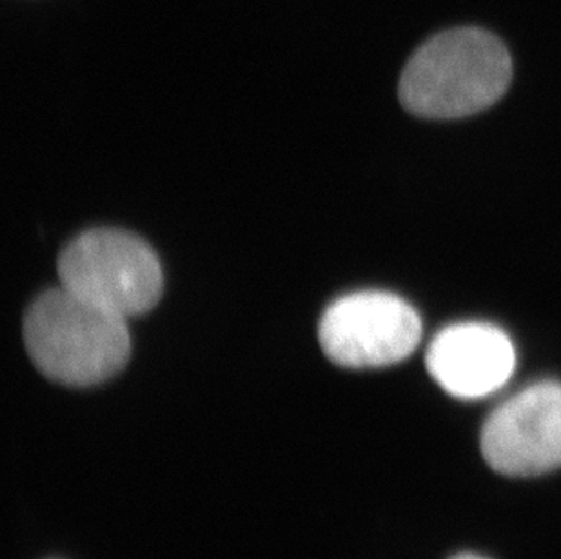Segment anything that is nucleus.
Here are the masks:
<instances>
[{"mask_svg": "<svg viewBox=\"0 0 561 559\" xmlns=\"http://www.w3.org/2000/svg\"><path fill=\"white\" fill-rule=\"evenodd\" d=\"M422 320L402 296L360 290L342 296L318 323V342L334 364L376 369L400 364L419 347Z\"/></svg>", "mask_w": 561, "mask_h": 559, "instance_id": "20e7f679", "label": "nucleus"}, {"mask_svg": "<svg viewBox=\"0 0 561 559\" xmlns=\"http://www.w3.org/2000/svg\"><path fill=\"white\" fill-rule=\"evenodd\" d=\"M513 60L505 44L480 27H456L422 44L403 68L398 96L424 118H463L505 95Z\"/></svg>", "mask_w": 561, "mask_h": 559, "instance_id": "f257e3e1", "label": "nucleus"}, {"mask_svg": "<svg viewBox=\"0 0 561 559\" xmlns=\"http://www.w3.org/2000/svg\"><path fill=\"white\" fill-rule=\"evenodd\" d=\"M60 287L117 317H140L159 304L164 275L153 249L123 229H91L59 259Z\"/></svg>", "mask_w": 561, "mask_h": 559, "instance_id": "7ed1b4c3", "label": "nucleus"}, {"mask_svg": "<svg viewBox=\"0 0 561 559\" xmlns=\"http://www.w3.org/2000/svg\"><path fill=\"white\" fill-rule=\"evenodd\" d=\"M24 343L37 369L62 386L106 381L129 360L127 320L59 287L38 296L24 317Z\"/></svg>", "mask_w": 561, "mask_h": 559, "instance_id": "f03ea898", "label": "nucleus"}, {"mask_svg": "<svg viewBox=\"0 0 561 559\" xmlns=\"http://www.w3.org/2000/svg\"><path fill=\"white\" fill-rule=\"evenodd\" d=\"M425 364L447 395L480 400L507 384L516 351L507 333L493 323H455L433 338Z\"/></svg>", "mask_w": 561, "mask_h": 559, "instance_id": "423d86ee", "label": "nucleus"}, {"mask_svg": "<svg viewBox=\"0 0 561 559\" xmlns=\"http://www.w3.org/2000/svg\"><path fill=\"white\" fill-rule=\"evenodd\" d=\"M483 458L505 476H538L561 467V384H533L488 418Z\"/></svg>", "mask_w": 561, "mask_h": 559, "instance_id": "39448f33", "label": "nucleus"}, {"mask_svg": "<svg viewBox=\"0 0 561 559\" xmlns=\"http://www.w3.org/2000/svg\"><path fill=\"white\" fill-rule=\"evenodd\" d=\"M450 559H488V558H482V556H477V555H458V556H455V558H450Z\"/></svg>", "mask_w": 561, "mask_h": 559, "instance_id": "0eeeda50", "label": "nucleus"}]
</instances>
